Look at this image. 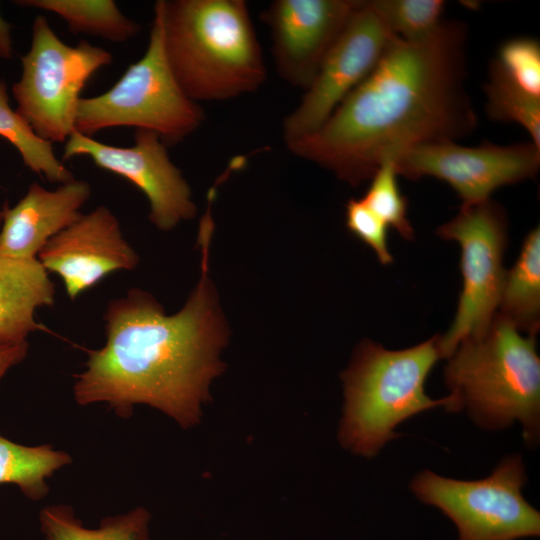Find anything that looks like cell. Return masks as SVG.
<instances>
[{
    "label": "cell",
    "instance_id": "cell-1",
    "mask_svg": "<svg viewBox=\"0 0 540 540\" xmlns=\"http://www.w3.org/2000/svg\"><path fill=\"white\" fill-rule=\"evenodd\" d=\"M466 39L458 21H443L423 41L394 37L326 122L287 149L357 186L413 146L471 133L477 118L464 84Z\"/></svg>",
    "mask_w": 540,
    "mask_h": 540
},
{
    "label": "cell",
    "instance_id": "cell-2",
    "mask_svg": "<svg viewBox=\"0 0 540 540\" xmlns=\"http://www.w3.org/2000/svg\"><path fill=\"white\" fill-rule=\"evenodd\" d=\"M213 224L201 223V277L184 306L166 314L152 294L132 288L108 303L105 344L88 350L75 375L73 394L82 406L106 403L123 418L136 404L160 410L183 428L200 421L212 381L222 373L227 328L208 276Z\"/></svg>",
    "mask_w": 540,
    "mask_h": 540
},
{
    "label": "cell",
    "instance_id": "cell-3",
    "mask_svg": "<svg viewBox=\"0 0 540 540\" xmlns=\"http://www.w3.org/2000/svg\"><path fill=\"white\" fill-rule=\"evenodd\" d=\"M169 67L193 101L231 100L256 92L267 77L244 0H158Z\"/></svg>",
    "mask_w": 540,
    "mask_h": 540
},
{
    "label": "cell",
    "instance_id": "cell-4",
    "mask_svg": "<svg viewBox=\"0 0 540 540\" xmlns=\"http://www.w3.org/2000/svg\"><path fill=\"white\" fill-rule=\"evenodd\" d=\"M439 335L411 348L388 350L370 340L359 344L342 373L344 408L339 428L343 447L373 457L406 419L438 406L459 411L456 398L433 400L425 392L426 379L441 359Z\"/></svg>",
    "mask_w": 540,
    "mask_h": 540
},
{
    "label": "cell",
    "instance_id": "cell-5",
    "mask_svg": "<svg viewBox=\"0 0 540 540\" xmlns=\"http://www.w3.org/2000/svg\"><path fill=\"white\" fill-rule=\"evenodd\" d=\"M495 314L487 329L464 339L448 358L445 383L471 418L486 429L519 421L527 444L540 427V358L533 335L522 336Z\"/></svg>",
    "mask_w": 540,
    "mask_h": 540
},
{
    "label": "cell",
    "instance_id": "cell-6",
    "mask_svg": "<svg viewBox=\"0 0 540 540\" xmlns=\"http://www.w3.org/2000/svg\"><path fill=\"white\" fill-rule=\"evenodd\" d=\"M204 120L202 107L183 92L169 67L154 11L144 55L106 92L81 97L75 131L92 137L106 128L136 127L157 133L170 146L196 132Z\"/></svg>",
    "mask_w": 540,
    "mask_h": 540
},
{
    "label": "cell",
    "instance_id": "cell-7",
    "mask_svg": "<svg viewBox=\"0 0 540 540\" xmlns=\"http://www.w3.org/2000/svg\"><path fill=\"white\" fill-rule=\"evenodd\" d=\"M111 61L109 51L86 40L76 46L66 44L47 19L38 15L33 22L31 47L21 58V78L12 87L16 111L41 139L66 142L75 132L82 89Z\"/></svg>",
    "mask_w": 540,
    "mask_h": 540
},
{
    "label": "cell",
    "instance_id": "cell-8",
    "mask_svg": "<svg viewBox=\"0 0 540 540\" xmlns=\"http://www.w3.org/2000/svg\"><path fill=\"white\" fill-rule=\"evenodd\" d=\"M520 456L505 458L484 479L462 481L425 470L411 482L415 496L450 518L458 540H518L540 535V513L523 497Z\"/></svg>",
    "mask_w": 540,
    "mask_h": 540
},
{
    "label": "cell",
    "instance_id": "cell-9",
    "mask_svg": "<svg viewBox=\"0 0 540 540\" xmlns=\"http://www.w3.org/2000/svg\"><path fill=\"white\" fill-rule=\"evenodd\" d=\"M507 218L490 198L462 204L459 213L437 229L440 238L461 247L462 291L454 321L439 335L441 358L448 359L466 338L483 333L498 309L506 270Z\"/></svg>",
    "mask_w": 540,
    "mask_h": 540
},
{
    "label": "cell",
    "instance_id": "cell-10",
    "mask_svg": "<svg viewBox=\"0 0 540 540\" xmlns=\"http://www.w3.org/2000/svg\"><path fill=\"white\" fill-rule=\"evenodd\" d=\"M394 37L369 1L359 0L300 103L285 117V145L315 133L371 73Z\"/></svg>",
    "mask_w": 540,
    "mask_h": 540
},
{
    "label": "cell",
    "instance_id": "cell-11",
    "mask_svg": "<svg viewBox=\"0 0 540 540\" xmlns=\"http://www.w3.org/2000/svg\"><path fill=\"white\" fill-rule=\"evenodd\" d=\"M393 162L398 175L412 180L435 177L448 183L463 204H473L489 199L503 185L533 178L540 166V148L531 141L475 147L437 141L413 146Z\"/></svg>",
    "mask_w": 540,
    "mask_h": 540
},
{
    "label": "cell",
    "instance_id": "cell-12",
    "mask_svg": "<svg viewBox=\"0 0 540 540\" xmlns=\"http://www.w3.org/2000/svg\"><path fill=\"white\" fill-rule=\"evenodd\" d=\"M81 155L141 190L149 203V219L157 229L170 231L195 217L191 188L157 133L138 129L133 146L118 147L75 131L66 141L63 159Z\"/></svg>",
    "mask_w": 540,
    "mask_h": 540
},
{
    "label": "cell",
    "instance_id": "cell-13",
    "mask_svg": "<svg viewBox=\"0 0 540 540\" xmlns=\"http://www.w3.org/2000/svg\"><path fill=\"white\" fill-rule=\"evenodd\" d=\"M359 0H274L261 13L275 69L289 85L307 90Z\"/></svg>",
    "mask_w": 540,
    "mask_h": 540
},
{
    "label": "cell",
    "instance_id": "cell-14",
    "mask_svg": "<svg viewBox=\"0 0 540 540\" xmlns=\"http://www.w3.org/2000/svg\"><path fill=\"white\" fill-rule=\"evenodd\" d=\"M37 259L59 275L67 296L74 300L115 271L133 270L139 256L123 236L115 214L106 206L82 214L52 237Z\"/></svg>",
    "mask_w": 540,
    "mask_h": 540
},
{
    "label": "cell",
    "instance_id": "cell-15",
    "mask_svg": "<svg viewBox=\"0 0 540 540\" xmlns=\"http://www.w3.org/2000/svg\"><path fill=\"white\" fill-rule=\"evenodd\" d=\"M91 195L84 180H72L55 190L30 184L27 193L13 207L2 210L0 256L37 258L45 244L74 223Z\"/></svg>",
    "mask_w": 540,
    "mask_h": 540
},
{
    "label": "cell",
    "instance_id": "cell-16",
    "mask_svg": "<svg viewBox=\"0 0 540 540\" xmlns=\"http://www.w3.org/2000/svg\"><path fill=\"white\" fill-rule=\"evenodd\" d=\"M55 285L37 258L0 256V343H22L39 329L36 309L52 306Z\"/></svg>",
    "mask_w": 540,
    "mask_h": 540
},
{
    "label": "cell",
    "instance_id": "cell-17",
    "mask_svg": "<svg viewBox=\"0 0 540 540\" xmlns=\"http://www.w3.org/2000/svg\"><path fill=\"white\" fill-rule=\"evenodd\" d=\"M499 315L519 331L535 336L540 327V229L525 237L514 266L506 271Z\"/></svg>",
    "mask_w": 540,
    "mask_h": 540
},
{
    "label": "cell",
    "instance_id": "cell-18",
    "mask_svg": "<svg viewBox=\"0 0 540 540\" xmlns=\"http://www.w3.org/2000/svg\"><path fill=\"white\" fill-rule=\"evenodd\" d=\"M39 519L45 540H150V513L142 507L106 517L96 528L85 527L67 505L45 507Z\"/></svg>",
    "mask_w": 540,
    "mask_h": 540
},
{
    "label": "cell",
    "instance_id": "cell-19",
    "mask_svg": "<svg viewBox=\"0 0 540 540\" xmlns=\"http://www.w3.org/2000/svg\"><path fill=\"white\" fill-rule=\"evenodd\" d=\"M15 3L58 15L74 33H87L112 42H126L141 29L112 0H21Z\"/></svg>",
    "mask_w": 540,
    "mask_h": 540
},
{
    "label": "cell",
    "instance_id": "cell-20",
    "mask_svg": "<svg viewBox=\"0 0 540 540\" xmlns=\"http://www.w3.org/2000/svg\"><path fill=\"white\" fill-rule=\"evenodd\" d=\"M71 461L68 453L50 445L25 446L0 434V484H15L32 500L45 497L47 479Z\"/></svg>",
    "mask_w": 540,
    "mask_h": 540
},
{
    "label": "cell",
    "instance_id": "cell-21",
    "mask_svg": "<svg viewBox=\"0 0 540 540\" xmlns=\"http://www.w3.org/2000/svg\"><path fill=\"white\" fill-rule=\"evenodd\" d=\"M0 136L18 150L25 166L47 181L61 185L75 179L56 157L52 143L38 137L28 122L10 107L3 81H0Z\"/></svg>",
    "mask_w": 540,
    "mask_h": 540
},
{
    "label": "cell",
    "instance_id": "cell-22",
    "mask_svg": "<svg viewBox=\"0 0 540 540\" xmlns=\"http://www.w3.org/2000/svg\"><path fill=\"white\" fill-rule=\"evenodd\" d=\"M484 89L488 116L520 124L529 133L531 142L540 148V98L512 84L492 64Z\"/></svg>",
    "mask_w": 540,
    "mask_h": 540
},
{
    "label": "cell",
    "instance_id": "cell-23",
    "mask_svg": "<svg viewBox=\"0 0 540 540\" xmlns=\"http://www.w3.org/2000/svg\"><path fill=\"white\" fill-rule=\"evenodd\" d=\"M387 29L396 37L419 42L440 27L445 2L442 0H370Z\"/></svg>",
    "mask_w": 540,
    "mask_h": 540
},
{
    "label": "cell",
    "instance_id": "cell-24",
    "mask_svg": "<svg viewBox=\"0 0 540 540\" xmlns=\"http://www.w3.org/2000/svg\"><path fill=\"white\" fill-rule=\"evenodd\" d=\"M397 176L393 160L385 161L360 199L388 227L394 228L404 239L413 240L414 230L407 217L408 201L400 191Z\"/></svg>",
    "mask_w": 540,
    "mask_h": 540
},
{
    "label": "cell",
    "instance_id": "cell-25",
    "mask_svg": "<svg viewBox=\"0 0 540 540\" xmlns=\"http://www.w3.org/2000/svg\"><path fill=\"white\" fill-rule=\"evenodd\" d=\"M507 80L540 98V45L531 37L506 40L491 63Z\"/></svg>",
    "mask_w": 540,
    "mask_h": 540
},
{
    "label": "cell",
    "instance_id": "cell-26",
    "mask_svg": "<svg viewBox=\"0 0 540 540\" xmlns=\"http://www.w3.org/2000/svg\"><path fill=\"white\" fill-rule=\"evenodd\" d=\"M346 226L374 250L382 264L393 262L387 243L388 226L361 199H350L347 202Z\"/></svg>",
    "mask_w": 540,
    "mask_h": 540
},
{
    "label": "cell",
    "instance_id": "cell-27",
    "mask_svg": "<svg viewBox=\"0 0 540 540\" xmlns=\"http://www.w3.org/2000/svg\"><path fill=\"white\" fill-rule=\"evenodd\" d=\"M28 342L0 343V381L7 371L24 360L28 353Z\"/></svg>",
    "mask_w": 540,
    "mask_h": 540
},
{
    "label": "cell",
    "instance_id": "cell-28",
    "mask_svg": "<svg viewBox=\"0 0 540 540\" xmlns=\"http://www.w3.org/2000/svg\"><path fill=\"white\" fill-rule=\"evenodd\" d=\"M12 52L11 28L0 15V58L9 59Z\"/></svg>",
    "mask_w": 540,
    "mask_h": 540
},
{
    "label": "cell",
    "instance_id": "cell-29",
    "mask_svg": "<svg viewBox=\"0 0 540 540\" xmlns=\"http://www.w3.org/2000/svg\"><path fill=\"white\" fill-rule=\"evenodd\" d=\"M1 223H2V210H0V226H1Z\"/></svg>",
    "mask_w": 540,
    "mask_h": 540
}]
</instances>
